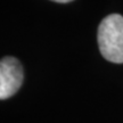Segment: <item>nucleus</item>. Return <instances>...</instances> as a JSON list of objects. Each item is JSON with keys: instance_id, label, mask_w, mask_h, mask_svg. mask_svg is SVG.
Here are the masks:
<instances>
[{"instance_id": "obj_2", "label": "nucleus", "mask_w": 123, "mask_h": 123, "mask_svg": "<svg viewBox=\"0 0 123 123\" xmlns=\"http://www.w3.org/2000/svg\"><path fill=\"white\" fill-rule=\"evenodd\" d=\"M23 82V67L18 59L5 57L0 62V98L14 96Z\"/></svg>"}, {"instance_id": "obj_3", "label": "nucleus", "mask_w": 123, "mask_h": 123, "mask_svg": "<svg viewBox=\"0 0 123 123\" xmlns=\"http://www.w3.org/2000/svg\"><path fill=\"white\" fill-rule=\"evenodd\" d=\"M51 1H55V2H61V4H66V2H70V1H73V0H51Z\"/></svg>"}, {"instance_id": "obj_1", "label": "nucleus", "mask_w": 123, "mask_h": 123, "mask_svg": "<svg viewBox=\"0 0 123 123\" xmlns=\"http://www.w3.org/2000/svg\"><path fill=\"white\" fill-rule=\"evenodd\" d=\"M98 46L105 59L123 63V16L112 14L101 21L98 27Z\"/></svg>"}]
</instances>
